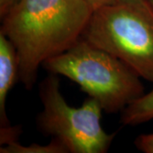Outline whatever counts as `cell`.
Here are the masks:
<instances>
[{
    "label": "cell",
    "mask_w": 153,
    "mask_h": 153,
    "mask_svg": "<svg viewBox=\"0 0 153 153\" xmlns=\"http://www.w3.org/2000/svg\"><path fill=\"white\" fill-rule=\"evenodd\" d=\"M93 11L87 0H22L2 20L0 33L16 49L26 89H33L44 62L82 37Z\"/></svg>",
    "instance_id": "cell-1"
},
{
    "label": "cell",
    "mask_w": 153,
    "mask_h": 153,
    "mask_svg": "<svg viewBox=\"0 0 153 153\" xmlns=\"http://www.w3.org/2000/svg\"><path fill=\"white\" fill-rule=\"evenodd\" d=\"M42 66L76 83L107 113L123 111L146 94L141 77L135 71L82 37Z\"/></svg>",
    "instance_id": "cell-2"
},
{
    "label": "cell",
    "mask_w": 153,
    "mask_h": 153,
    "mask_svg": "<svg viewBox=\"0 0 153 153\" xmlns=\"http://www.w3.org/2000/svg\"><path fill=\"white\" fill-rule=\"evenodd\" d=\"M82 38L153 82V10L146 0H116L94 10Z\"/></svg>",
    "instance_id": "cell-3"
},
{
    "label": "cell",
    "mask_w": 153,
    "mask_h": 153,
    "mask_svg": "<svg viewBox=\"0 0 153 153\" xmlns=\"http://www.w3.org/2000/svg\"><path fill=\"white\" fill-rule=\"evenodd\" d=\"M43 110L37 115L38 130L60 140L69 153H105L116 133L108 134L101 126L103 110L88 97L80 107L67 103L60 92L58 75L49 73L38 86Z\"/></svg>",
    "instance_id": "cell-4"
},
{
    "label": "cell",
    "mask_w": 153,
    "mask_h": 153,
    "mask_svg": "<svg viewBox=\"0 0 153 153\" xmlns=\"http://www.w3.org/2000/svg\"><path fill=\"white\" fill-rule=\"evenodd\" d=\"M19 59L16 49L10 40L0 33V125L10 126L6 113V100L15 83L19 79Z\"/></svg>",
    "instance_id": "cell-5"
},
{
    "label": "cell",
    "mask_w": 153,
    "mask_h": 153,
    "mask_svg": "<svg viewBox=\"0 0 153 153\" xmlns=\"http://www.w3.org/2000/svg\"><path fill=\"white\" fill-rule=\"evenodd\" d=\"M153 119V89L129 105L122 111L121 123L135 126Z\"/></svg>",
    "instance_id": "cell-6"
},
{
    "label": "cell",
    "mask_w": 153,
    "mask_h": 153,
    "mask_svg": "<svg viewBox=\"0 0 153 153\" xmlns=\"http://www.w3.org/2000/svg\"><path fill=\"white\" fill-rule=\"evenodd\" d=\"M1 153H69L67 148L60 140L52 139L51 142L46 145L33 144L32 146H24L17 141L4 145L0 148Z\"/></svg>",
    "instance_id": "cell-7"
},
{
    "label": "cell",
    "mask_w": 153,
    "mask_h": 153,
    "mask_svg": "<svg viewBox=\"0 0 153 153\" xmlns=\"http://www.w3.org/2000/svg\"><path fill=\"white\" fill-rule=\"evenodd\" d=\"M21 128L17 126H9L5 128H1L0 130V142L1 146L7 145L14 141H17V138L19 136V133Z\"/></svg>",
    "instance_id": "cell-8"
},
{
    "label": "cell",
    "mask_w": 153,
    "mask_h": 153,
    "mask_svg": "<svg viewBox=\"0 0 153 153\" xmlns=\"http://www.w3.org/2000/svg\"><path fill=\"white\" fill-rule=\"evenodd\" d=\"M139 151L145 153H153V133L140 134L134 140Z\"/></svg>",
    "instance_id": "cell-9"
},
{
    "label": "cell",
    "mask_w": 153,
    "mask_h": 153,
    "mask_svg": "<svg viewBox=\"0 0 153 153\" xmlns=\"http://www.w3.org/2000/svg\"><path fill=\"white\" fill-rule=\"evenodd\" d=\"M22 0H0V18L4 17L16 7Z\"/></svg>",
    "instance_id": "cell-10"
},
{
    "label": "cell",
    "mask_w": 153,
    "mask_h": 153,
    "mask_svg": "<svg viewBox=\"0 0 153 153\" xmlns=\"http://www.w3.org/2000/svg\"><path fill=\"white\" fill-rule=\"evenodd\" d=\"M88 3L93 8V10L98 9L101 6L106 5L115 2L116 0H87Z\"/></svg>",
    "instance_id": "cell-11"
},
{
    "label": "cell",
    "mask_w": 153,
    "mask_h": 153,
    "mask_svg": "<svg viewBox=\"0 0 153 153\" xmlns=\"http://www.w3.org/2000/svg\"><path fill=\"white\" fill-rule=\"evenodd\" d=\"M147 1V3L150 4V6L152 7V9L153 10V0H146Z\"/></svg>",
    "instance_id": "cell-12"
}]
</instances>
